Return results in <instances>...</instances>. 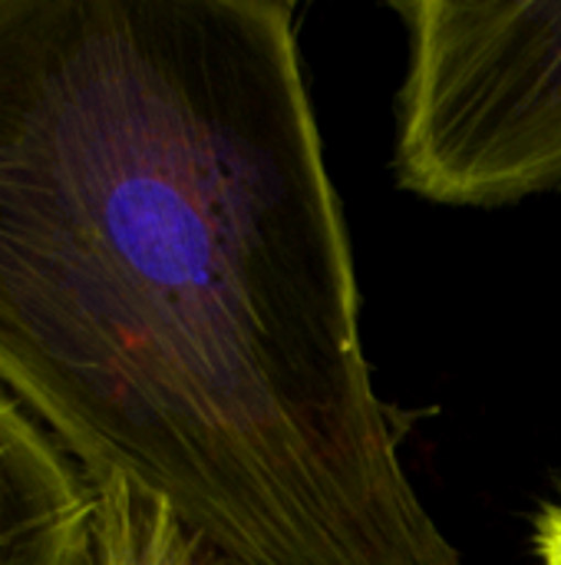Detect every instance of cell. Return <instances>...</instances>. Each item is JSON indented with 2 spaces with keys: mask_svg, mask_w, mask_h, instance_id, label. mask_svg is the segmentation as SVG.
Masks as SVG:
<instances>
[{
  "mask_svg": "<svg viewBox=\"0 0 561 565\" xmlns=\"http://www.w3.org/2000/svg\"><path fill=\"white\" fill-rule=\"evenodd\" d=\"M397 106L400 189L503 205L561 185V0H417Z\"/></svg>",
  "mask_w": 561,
  "mask_h": 565,
  "instance_id": "cell-1",
  "label": "cell"
},
{
  "mask_svg": "<svg viewBox=\"0 0 561 565\" xmlns=\"http://www.w3.org/2000/svg\"><path fill=\"white\" fill-rule=\"evenodd\" d=\"M96 483L0 384V565H83Z\"/></svg>",
  "mask_w": 561,
  "mask_h": 565,
  "instance_id": "cell-2",
  "label": "cell"
},
{
  "mask_svg": "<svg viewBox=\"0 0 561 565\" xmlns=\"http://www.w3.org/2000/svg\"><path fill=\"white\" fill-rule=\"evenodd\" d=\"M83 565H215L179 516L126 480H96V523Z\"/></svg>",
  "mask_w": 561,
  "mask_h": 565,
  "instance_id": "cell-3",
  "label": "cell"
},
{
  "mask_svg": "<svg viewBox=\"0 0 561 565\" xmlns=\"http://www.w3.org/2000/svg\"><path fill=\"white\" fill-rule=\"evenodd\" d=\"M536 553H539V563L542 565H561V503H552L539 516Z\"/></svg>",
  "mask_w": 561,
  "mask_h": 565,
  "instance_id": "cell-4",
  "label": "cell"
}]
</instances>
